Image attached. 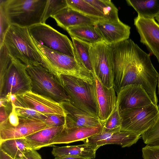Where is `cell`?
Segmentation results:
<instances>
[{
	"label": "cell",
	"mask_w": 159,
	"mask_h": 159,
	"mask_svg": "<svg viewBox=\"0 0 159 159\" xmlns=\"http://www.w3.org/2000/svg\"><path fill=\"white\" fill-rule=\"evenodd\" d=\"M32 39L43 65L53 74L57 76L61 74L71 75L88 83L93 84V74L78 59L47 48Z\"/></svg>",
	"instance_id": "obj_1"
},
{
	"label": "cell",
	"mask_w": 159,
	"mask_h": 159,
	"mask_svg": "<svg viewBox=\"0 0 159 159\" xmlns=\"http://www.w3.org/2000/svg\"><path fill=\"white\" fill-rule=\"evenodd\" d=\"M3 43L10 55L27 66L43 65L28 28L11 25L5 36Z\"/></svg>",
	"instance_id": "obj_2"
},
{
	"label": "cell",
	"mask_w": 159,
	"mask_h": 159,
	"mask_svg": "<svg viewBox=\"0 0 159 159\" xmlns=\"http://www.w3.org/2000/svg\"><path fill=\"white\" fill-rule=\"evenodd\" d=\"M47 0H4L10 24L28 28L42 23Z\"/></svg>",
	"instance_id": "obj_3"
},
{
	"label": "cell",
	"mask_w": 159,
	"mask_h": 159,
	"mask_svg": "<svg viewBox=\"0 0 159 159\" xmlns=\"http://www.w3.org/2000/svg\"><path fill=\"white\" fill-rule=\"evenodd\" d=\"M57 76L69 102L77 108L98 118L94 83L92 84L68 75L61 74Z\"/></svg>",
	"instance_id": "obj_4"
},
{
	"label": "cell",
	"mask_w": 159,
	"mask_h": 159,
	"mask_svg": "<svg viewBox=\"0 0 159 159\" xmlns=\"http://www.w3.org/2000/svg\"><path fill=\"white\" fill-rule=\"evenodd\" d=\"M26 70L31 80L32 92L59 103L70 102L58 76L43 65L27 66Z\"/></svg>",
	"instance_id": "obj_5"
},
{
	"label": "cell",
	"mask_w": 159,
	"mask_h": 159,
	"mask_svg": "<svg viewBox=\"0 0 159 159\" xmlns=\"http://www.w3.org/2000/svg\"><path fill=\"white\" fill-rule=\"evenodd\" d=\"M28 30L31 38L41 45L77 59L70 40L50 25L41 23L29 27Z\"/></svg>",
	"instance_id": "obj_6"
},
{
	"label": "cell",
	"mask_w": 159,
	"mask_h": 159,
	"mask_svg": "<svg viewBox=\"0 0 159 159\" xmlns=\"http://www.w3.org/2000/svg\"><path fill=\"white\" fill-rule=\"evenodd\" d=\"M120 111V131L141 135L154 124L159 115L157 105L152 103L145 106Z\"/></svg>",
	"instance_id": "obj_7"
},
{
	"label": "cell",
	"mask_w": 159,
	"mask_h": 159,
	"mask_svg": "<svg viewBox=\"0 0 159 159\" xmlns=\"http://www.w3.org/2000/svg\"><path fill=\"white\" fill-rule=\"evenodd\" d=\"M93 73L107 88L114 87L113 64L110 46L102 42L92 43L89 50Z\"/></svg>",
	"instance_id": "obj_8"
},
{
	"label": "cell",
	"mask_w": 159,
	"mask_h": 159,
	"mask_svg": "<svg viewBox=\"0 0 159 159\" xmlns=\"http://www.w3.org/2000/svg\"><path fill=\"white\" fill-rule=\"evenodd\" d=\"M26 67L19 60L12 57L11 63L0 83V98L6 97L9 93L17 96L32 91Z\"/></svg>",
	"instance_id": "obj_9"
},
{
	"label": "cell",
	"mask_w": 159,
	"mask_h": 159,
	"mask_svg": "<svg viewBox=\"0 0 159 159\" xmlns=\"http://www.w3.org/2000/svg\"><path fill=\"white\" fill-rule=\"evenodd\" d=\"M16 106L34 110L44 114H56L65 116V114L60 103L32 91L17 96Z\"/></svg>",
	"instance_id": "obj_10"
},
{
	"label": "cell",
	"mask_w": 159,
	"mask_h": 159,
	"mask_svg": "<svg viewBox=\"0 0 159 159\" xmlns=\"http://www.w3.org/2000/svg\"><path fill=\"white\" fill-rule=\"evenodd\" d=\"M121 127L105 131L102 127L97 134L82 141L84 143H93L100 147L106 144H115L121 147H129L136 143L141 135L133 132L121 131Z\"/></svg>",
	"instance_id": "obj_11"
},
{
	"label": "cell",
	"mask_w": 159,
	"mask_h": 159,
	"mask_svg": "<svg viewBox=\"0 0 159 159\" xmlns=\"http://www.w3.org/2000/svg\"><path fill=\"white\" fill-rule=\"evenodd\" d=\"M19 123L14 126L8 120L0 125V141L7 139L25 138L26 136L48 127L42 120L19 117Z\"/></svg>",
	"instance_id": "obj_12"
},
{
	"label": "cell",
	"mask_w": 159,
	"mask_h": 159,
	"mask_svg": "<svg viewBox=\"0 0 159 159\" xmlns=\"http://www.w3.org/2000/svg\"><path fill=\"white\" fill-rule=\"evenodd\" d=\"M103 42L111 46L129 39L130 27L120 19L98 20L94 25Z\"/></svg>",
	"instance_id": "obj_13"
},
{
	"label": "cell",
	"mask_w": 159,
	"mask_h": 159,
	"mask_svg": "<svg viewBox=\"0 0 159 159\" xmlns=\"http://www.w3.org/2000/svg\"><path fill=\"white\" fill-rule=\"evenodd\" d=\"M94 78L98 117L102 125L110 115L117 103V96L114 87L107 88L93 73Z\"/></svg>",
	"instance_id": "obj_14"
},
{
	"label": "cell",
	"mask_w": 159,
	"mask_h": 159,
	"mask_svg": "<svg viewBox=\"0 0 159 159\" xmlns=\"http://www.w3.org/2000/svg\"><path fill=\"white\" fill-rule=\"evenodd\" d=\"M134 25L140 37V41L156 56L159 63V25L154 19L137 16Z\"/></svg>",
	"instance_id": "obj_15"
},
{
	"label": "cell",
	"mask_w": 159,
	"mask_h": 159,
	"mask_svg": "<svg viewBox=\"0 0 159 159\" xmlns=\"http://www.w3.org/2000/svg\"><path fill=\"white\" fill-rule=\"evenodd\" d=\"M120 110L145 106L153 103L140 86L129 85L121 88L117 94Z\"/></svg>",
	"instance_id": "obj_16"
},
{
	"label": "cell",
	"mask_w": 159,
	"mask_h": 159,
	"mask_svg": "<svg viewBox=\"0 0 159 159\" xmlns=\"http://www.w3.org/2000/svg\"><path fill=\"white\" fill-rule=\"evenodd\" d=\"M60 103L65 114L64 127H93L102 125L98 118L77 108L69 102H63Z\"/></svg>",
	"instance_id": "obj_17"
},
{
	"label": "cell",
	"mask_w": 159,
	"mask_h": 159,
	"mask_svg": "<svg viewBox=\"0 0 159 159\" xmlns=\"http://www.w3.org/2000/svg\"><path fill=\"white\" fill-rule=\"evenodd\" d=\"M102 126L88 127H77L70 128L64 127L48 147L56 144H68L84 139L98 133Z\"/></svg>",
	"instance_id": "obj_18"
},
{
	"label": "cell",
	"mask_w": 159,
	"mask_h": 159,
	"mask_svg": "<svg viewBox=\"0 0 159 159\" xmlns=\"http://www.w3.org/2000/svg\"><path fill=\"white\" fill-rule=\"evenodd\" d=\"M57 25L66 30L68 28L84 25H94L98 20L86 16L67 6L51 17Z\"/></svg>",
	"instance_id": "obj_19"
},
{
	"label": "cell",
	"mask_w": 159,
	"mask_h": 159,
	"mask_svg": "<svg viewBox=\"0 0 159 159\" xmlns=\"http://www.w3.org/2000/svg\"><path fill=\"white\" fill-rule=\"evenodd\" d=\"M100 147L93 143L80 145L54 147L52 153L55 157L74 156L82 157L87 159L95 158L97 150Z\"/></svg>",
	"instance_id": "obj_20"
},
{
	"label": "cell",
	"mask_w": 159,
	"mask_h": 159,
	"mask_svg": "<svg viewBox=\"0 0 159 159\" xmlns=\"http://www.w3.org/2000/svg\"><path fill=\"white\" fill-rule=\"evenodd\" d=\"M64 125L48 127L25 138L31 148L37 150L48 147L62 129Z\"/></svg>",
	"instance_id": "obj_21"
},
{
	"label": "cell",
	"mask_w": 159,
	"mask_h": 159,
	"mask_svg": "<svg viewBox=\"0 0 159 159\" xmlns=\"http://www.w3.org/2000/svg\"><path fill=\"white\" fill-rule=\"evenodd\" d=\"M66 30L70 36L91 43L103 42L94 25H84L71 27Z\"/></svg>",
	"instance_id": "obj_22"
},
{
	"label": "cell",
	"mask_w": 159,
	"mask_h": 159,
	"mask_svg": "<svg viewBox=\"0 0 159 159\" xmlns=\"http://www.w3.org/2000/svg\"><path fill=\"white\" fill-rule=\"evenodd\" d=\"M31 148L25 138L0 141V150L13 159H20L27 150Z\"/></svg>",
	"instance_id": "obj_23"
},
{
	"label": "cell",
	"mask_w": 159,
	"mask_h": 159,
	"mask_svg": "<svg viewBox=\"0 0 159 159\" xmlns=\"http://www.w3.org/2000/svg\"><path fill=\"white\" fill-rule=\"evenodd\" d=\"M126 1L136 11L139 17L154 19L159 15V0H127Z\"/></svg>",
	"instance_id": "obj_24"
},
{
	"label": "cell",
	"mask_w": 159,
	"mask_h": 159,
	"mask_svg": "<svg viewBox=\"0 0 159 159\" xmlns=\"http://www.w3.org/2000/svg\"><path fill=\"white\" fill-rule=\"evenodd\" d=\"M76 58L80 63L92 74L93 70L89 55L91 43L71 37Z\"/></svg>",
	"instance_id": "obj_25"
},
{
	"label": "cell",
	"mask_w": 159,
	"mask_h": 159,
	"mask_svg": "<svg viewBox=\"0 0 159 159\" xmlns=\"http://www.w3.org/2000/svg\"><path fill=\"white\" fill-rule=\"evenodd\" d=\"M101 12L106 20L119 19L118 10L110 0H85Z\"/></svg>",
	"instance_id": "obj_26"
},
{
	"label": "cell",
	"mask_w": 159,
	"mask_h": 159,
	"mask_svg": "<svg viewBox=\"0 0 159 159\" xmlns=\"http://www.w3.org/2000/svg\"><path fill=\"white\" fill-rule=\"evenodd\" d=\"M68 6L89 16L99 20H106L104 16L85 0H66Z\"/></svg>",
	"instance_id": "obj_27"
},
{
	"label": "cell",
	"mask_w": 159,
	"mask_h": 159,
	"mask_svg": "<svg viewBox=\"0 0 159 159\" xmlns=\"http://www.w3.org/2000/svg\"><path fill=\"white\" fill-rule=\"evenodd\" d=\"M68 6L66 0H47L42 23L45 24L47 19Z\"/></svg>",
	"instance_id": "obj_28"
},
{
	"label": "cell",
	"mask_w": 159,
	"mask_h": 159,
	"mask_svg": "<svg viewBox=\"0 0 159 159\" xmlns=\"http://www.w3.org/2000/svg\"><path fill=\"white\" fill-rule=\"evenodd\" d=\"M141 137L146 145H159V115L153 125Z\"/></svg>",
	"instance_id": "obj_29"
},
{
	"label": "cell",
	"mask_w": 159,
	"mask_h": 159,
	"mask_svg": "<svg viewBox=\"0 0 159 159\" xmlns=\"http://www.w3.org/2000/svg\"><path fill=\"white\" fill-rule=\"evenodd\" d=\"M122 122L120 111L117 101L114 109L108 118L102 124V126L105 131H107L121 127Z\"/></svg>",
	"instance_id": "obj_30"
},
{
	"label": "cell",
	"mask_w": 159,
	"mask_h": 159,
	"mask_svg": "<svg viewBox=\"0 0 159 159\" xmlns=\"http://www.w3.org/2000/svg\"><path fill=\"white\" fill-rule=\"evenodd\" d=\"M12 57L4 43L0 47V83L3 79L5 74L10 66Z\"/></svg>",
	"instance_id": "obj_31"
},
{
	"label": "cell",
	"mask_w": 159,
	"mask_h": 159,
	"mask_svg": "<svg viewBox=\"0 0 159 159\" xmlns=\"http://www.w3.org/2000/svg\"><path fill=\"white\" fill-rule=\"evenodd\" d=\"M15 106L19 117L36 119L43 120L47 117V114H43L33 109L15 105Z\"/></svg>",
	"instance_id": "obj_32"
},
{
	"label": "cell",
	"mask_w": 159,
	"mask_h": 159,
	"mask_svg": "<svg viewBox=\"0 0 159 159\" xmlns=\"http://www.w3.org/2000/svg\"><path fill=\"white\" fill-rule=\"evenodd\" d=\"M4 2V0L0 1V47L3 43L5 36L11 25L5 11Z\"/></svg>",
	"instance_id": "obj_33"
},
{
	"label": "cell",
	"mask_w": 159,
	"mask_h": 159,
	"mask_svg": "<svg viewBox=\"0 0 159 159\" xmlns=\"http://www.w3.org/2000/svg\"><path fill=\"white\" fill-rule=\"evenodd\" d=\"M142 150L143 159H159V145H147Z\"/></svg>",
	"instance_id": "obj_34"
},
{
	"label": "cell",
	"mask_w": 159,
	"mask_h": 159,
	"mask_svg": "<svg viewBox=\"0 0 159 159\" xmlns=\"http://www.w3.org/2000/svg\"><path fill=\"white\" fill-rule=\"evenodd\" d=\"M43 121L48 127L60 126L65 123V116L56 114H47V117Z\"/></svg>",
	"instance_id": "obj_35"
},
{
	"label": "cell",
	"mask_w": 159,
	"mask_h": 159,
	"mask_svg": "<svg viewBox=\"0 0 159 159\" xmlns=\"http://www.w3.org/2000/svg\"><path fill=\"white\" fill-rule=\"evenodd\" d=\"M11 110L8 117V121L11 125L15 126L19 123V118L16 112L15 104L11 103Z\"/></svg>",
	"instance_id": "obj_36"
},
{
	"label": "cell",
	"mask_w": 159,
	"mask_h": 159,
	"mask_svg": "<svg viewBox=\"0 0 159 159\" xmlns=\"http://www.w3.org/2000/svg\"><path fill=\"white\" fill-rule=\"evenodd\" d=\"M20 159H43L36 150L30 148L27 150Z\"/></svg>",
	"instance_id": "obj_37"
},
{
	"label": "cell",
	"mask_w": 159,
	"mask_h": 159,
	"mask_svg": "<svg viewBox=\"0 0 159 159\" xmlns=\"http://www.w3.org/2000/svg\"><path fill=\"white\" fill-rule=\"evenodd\" d=\"M7 107H1L0 108V125L7 122L9 115L7 112Z\"/></svg>",
	"instance_id": "obj_38"
},
{
	"label": "cell",
	"mask_w": 159,
	"mask_h": 159,
	"mask_svg": "<svg viewBox=\"0 0 159 159\" xmlns=\"http://www.w3.org/2000/svg\"><path fill=\"white\" fill-rule=\"evenodd\" d=\"M8 102L14 104L17 99V96L14 94L9 93L6 97Z\"/></svg>",
	"instance_id": "obj_39"
},
{
	"label": "cell",
	"mask_w": 159,
	"mask_h": 159,
	"mask_svg": "<svg viewBox=\"0 0 159 159\" xmlns=\"http://www.w3.org/2000/svg\"><path fill=\"white\" fill-rule=\"evenodd\" d=\"M54 159H87L86 158L77 157L64 156L55 157Z\"/></svg>",
	"instance_id": "obj_40"
},
{
	"label": "cell",
	"mask_w": 159,
	"mask_h": 159,
	"mask_svg": "<svg viewBox=\"0 0 159 159\" xmlns=\"http://www.w3.org/2000/svg\"><path fill=\"white\" fill-rule=\"evenodd\" d=\"M0 159H13L10 156L0 150Z\"/></svg>",
	"instance_id": "obj_41"
},
{
	"label": "cell",
	"mask_w": 159,
	"mask_h": 159,
	"mask_svg": "<svg viewBox=\"0 0 159 159\" xmlns=\"http://www.w3.org/2000/svg\"><path fill=\"white\" fill-rule=\"evenodd\" d=\"M155 19L157 20L159 25V15L155 17Z\"/></svg>",
	"instance_id": "obj_42"
},
{
	"label": "cell",
	"mask_w": 159,
	"mask_h": 159,
	"mask_svg": "<svg viewBox=\"0 0 159 159\" xmlns=\"http://www.w3.org/2000/svg\"><path fill=\"white\" fill-rule=\"evenodd\" d=\"M158 93H159V74H158Z\"/></svg>",
	"instance_id": "obj_43"
}]
</instances>
